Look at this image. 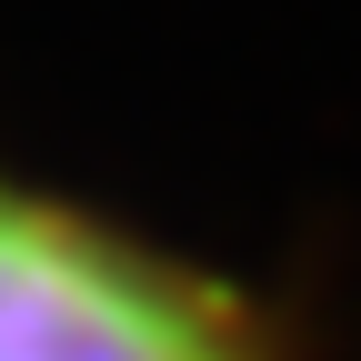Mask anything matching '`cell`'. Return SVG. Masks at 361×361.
<instances>
[{"label": "cell", "mask_w": 361, "mask_h": 361, "mask_svg": "<svg viewBox=\"0 0 361 361\" xmlns=\"http://www.w3.org/2000/svg\"><path fill=\"white\" fill-rule=\"evenodd\" d=\"M0 361H261L251 331L90 221L0 191Z\"/></svg>", "instance_id": "obj_1"}]
</instances>
